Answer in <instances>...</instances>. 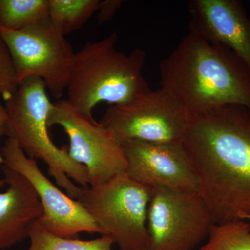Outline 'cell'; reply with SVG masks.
Returning <instances> with one entry per match:
<instances>
[{
  "mask_svg": "<svg viewBox=\"0 0 250 250\" xmlns=\"http://www.w3.org/2000/svg\"><path fill=\"white\" fill-rule=\"evenodd\" d=\"M182 146L215 224L250 215V111L238 105L188 116Z\"/></svg>",
  "mask_w": 250,
  "mask_h": 250,
  "instance_id": "cell-1",
  "label": "cell"
},
{
  "mask_svg": "<svg viewBox=\"0 0 250 250\" xmlns=\"http://www.w3.org/2000/svg\"><path fill=\"white\" fill-rule=\"evenodd\" d=\"M161 88L170 94L188 116L228 105L250 111V72L225 46L189 29L159 65Z\"/></svg>",
  "mask_w": 250,
  "mask_h": 250,
  "instance_id": "cell-2",
  "label": "cell"
},
{
  "mask_svg": "<svg viewBox=\"0 0 250 250\" xmlns=\"http://www.w3.org/2000/svg\"><path fill=\"white\" fill-rule=\"evenodd\" d=\"M118 39L113 32L102 40L88 41L75 53L67 100L92 121L98 104H125L151 90L142 72L146 52L139 47L129 54L118 50Z\"/></svg>",
  "mask_w": 250,
  "mask_h": 250,
  "instance_id": "cell-3",
  "label": "cell"
},
{
  "mask_svg": "<svg viewBox=\"0 0 250 250\" xmlns=\"http://www.w3.org/2000/svg\"><path fill=\"white\" fill-rule=\"evenodd\" d=\"M52 106L43 80L36 77L22 80L5 103L8 116L6 136L16 140L29 157L44 161L49 175L59 187L69 197L78 200L82 188L72 180L88 187V173L84 166L72 160L67 151L57 147L51 139L47 116Z\"/></svg>",
  "mask_w": 250,
  "mask_h": 250,
  "instance_id": "cell-4",
  "label": "cell"
},
{
  "mask_svg": "<svg viewBox=\"0 0 250 250\" xmlns=\"http://www.w3.org/2000/svg\"><path fill=\"white\" fill-rule=\"evenodd\" d=\"M152 188L125 173L106 183L82 188L78 201L103 236L120 250H149L147 213Z\"/></svg>",
  "mask_w": 250,
  "mask_h": 250,
  "instance_id": "cell-5",
  "label": "cell"
},
{
  "mask_svg": "<svg viewBox=\"0 0 250 250\" xmlns=\"http://www.w3.org/2000/svg\"><path fill=\"white\" fill-rule=\"evenodd\" d=\"M65 36L49 20L18 31L0 28L19 83L28 77H39L54 98L62 100L75 55Z\"/></svg>",
  "mask_w": 250,
  "mask_h": 250,
  "instance_id": "cell-6",
  "label": "cell"
},
{
  "mask_svg": "<svg viewBox=\"0 0 250 250\" xmlns=\"http://www.w3.org/2000/svg\"><path fill=\"white\" fill-rule=\"evenodd\" d=\"M214 224L199 192L153 188L147 213L149 250H195Z\"/></svg>",
  "mask_w": 250,
  "mask_h": 250,
  "instance_id": "cell-7",
  "label": "cell"
},
{
  "mask_svg": "<svg viewBox=\"0 0 250 250\" xmlns=\"http://www.w3.org/2000/svg\"><path fill=\"white\" fill-rule=\"evenodd\" d=\"M187 121L178 102L160 88L131 103L110 106L100 123L122 146L130 141L182 144Z\"/></svg>",
  "mask_w": 250,
  "mask_h": 250,
  "instance_id": "cell-8",
  "label": "cell"
},
{
  "mask_svg": "<svg viewBox=\"0 0 250 250\" xmlns=\"http://www.w3.org/2000/svg\"><path fill=\"white\" fill-rule=\"evenodd\" d=\"M54 125L62 126L68 136V155L86 168L89 186L106 183L126 172L127 164L121 145L101 123L83 116L67 100L53 104L47 126Z\"/></svg>",
  "mask_w": 250,
  "mask_h": 250,
  "instance_id": "cell-9",
  "label": "cell"
},
{
  "mask_svg": "<svg viewBox=\"0 0 250 250\" xmlns=\"http://www.w3.org/2000/svg\"><path fill=\"white\" fill-rule=\"evenodd\" d=\"M1 153L4 166L22 175L35 190L42 207L38 223L57 236L74 238L80 233H100V230L82 204L62 192L29 157L17 141L8 137Z\"/></svg>",
  "mask_w": 250,
  "mask_h": 250,
  "instance_id": "cell-10",
  "label": "cell"
},
{
  "mask_svg": "<svg viewBox=\"0 0 250 250\" xmlns=\"http://www.w3.org/2000/svg\"><path fill=\"white\" fill-rule=\"evenodd\" d=\"M127 168L136 182L153 188L198 192L196 176L182 144L130 141L122 145Z\"/></svg>",
  "mask_w": 250,
  "mask_h": 250,
  "instance_id": "cell-11",
  "label": "cell"
},
{
  "mask_svg": "<svg viewBox=\"0 0 250 250\" xmlns=\"http://www.w3.org/2000/svg\"><path fill=\"white\" fill-rule=\"evenodd\" d=\"M189 29L232 51L250 72V19L238 0H191Z\"/></svg>",
  "mask_w": 250,
  "mask_h": 250,
  "instance_id": "cell-12",
  "label": "cell"
},
{
  "mask_svg": "<svg viewBox=\"0 0 250 250\" xmlns=\"http://www.w3.org/2000/svg\"><path fill=\"white\" fill-rule=\"evenodd\" d=\"M7 188L0 193V250L28 238L29 229L42 215L35 190L22 175L3 166Z\"/></svg>",
  "mask_w": 250,
  "mask_h": 250,
  "instance_id": "cell-13",
  "label": "cell"
},
{
  "mask_svg": "<svg viewBox=\"0 0 250 250\" xmlns=\"http://www.w3.org/2000/svg\"><path fill=\"white\" fill-rule=\"evenodd\" d=\"M49 20V0H0L1 29L18 31Z\"/></svg>",
  "mask_w": 250,
  "mask_h": 250,
  "instance_id": "cell-14",
  "label": "cell"
},
{
  "mask_svg": "<svg viewBox=\"0 0 250 250\" xmlns=\"http://www.w3.org/2000/svg\"><path fill=\"white\" fill-rule=\"evenodd\" d=\"M100 0H49V21L64 35L83 27L98 10Z\"/></svg>",
  "mask_w": 250,
  "mask_h": 250,
  "instance_id": "cell-15",
  "label": "cell"
},
{
  "mask_svg": "<svg viewBox=\"0 0 250 250\" xmlns=\"http://www.w3.org/2000/svg\"><path fill=\"white\" fill-rule=\"evenodd\" d=\"M30 245L26 250H113L114 242L108 236L90 241L57 236L34 222L29 229Z\"/></svg>",
  "mask_w": 250,
  "mask_h": 250,
  "instance_id": "cell-16",
  "label": "cell"
},
{
  "mask_svg": "<svg viewBox=\"0 0 250 250\" xmlns=\"http://www.w3.org/2000/svg\"><path fill=\"white\" fill-rule=\"evenodd\" d=\"M198 250H250V225L245 220L214 224Z\"/></svg>",
  "mask_w": 250,
  "mask_h": 250,
  "instance_id": "cell-17",
  "label": "cell"
},
{
  "mask_svg": "<svg viewBox=\"0 0 250 250\" xmlns=\"http://www.w3.org/2000/svg\"><path fill=\"white\" fill-rule=\"evenodd\" d=\"M19 82L12 57L3 39L0 37V96L5 101L16 93Z\"/></svg>",
  "mask_w": 250,
  "mask_h": 250,
  "instance_id": "cell-18",
  "label": "cell"
},
{
  "mask_svg": "<svg viewBox=\"0 0 250 250\" xmlns=\"http://www.w3.org/2000/svg\"><path fill=\"white\" fill-rule=\"evenodd\" d=\"M124 2L125 1L123 0L100 1L98 11H97L98 24H103V23L111 21Z\"/></svg>",
  "mask_w": 250,
  "mask_h": 250,
  "instance_id": "cell-19",
  "label": "cell"
},
{
  "mask_svg": "<svg viewBox=\"0 0 250 250\" xmlns=\"http://www.w3.org/2000/svg\"><path fill=\"white\" fill-rule=\"evenodd\" d=\"M4 135H6V123H0V140ZM4 164V159L3 157L1 149H0V166ZM6 185L4 179L0 178V188L4 187Z\"/></svg>",
  "mask_w": 250,
  "mask_h": 250,
  "instance_id": "cell-20",
  "label": "cell"
},
{
  "mask_svg": "<svg viewBox=\"0 0 250 250\" xmlns=\"http://www.w3.org/2000/svg\"><path fill=\"white\" fill-rule=\"evenodd\" d=\"M8 116L6 108L3 106L0 102V123H6L7 122Z\"/></svg>",
  "mask_w": 250,
  "mask_h": 250,
  "instance_id": "cell-21",
  "label": "cell"
}]
</instances>
